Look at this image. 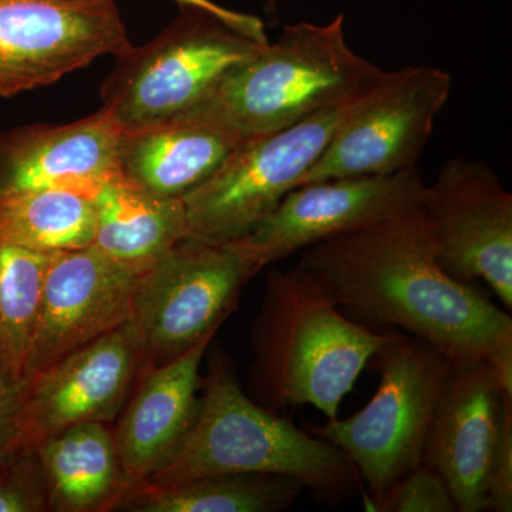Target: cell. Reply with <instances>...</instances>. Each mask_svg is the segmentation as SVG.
<instances>
[{"label": "cell", "instance_id": "d4e9b609", "mask_svg": "<svg viewBox=\"0 0 512 512\" xmlns=\"http://www.w3.org/2000/svg\"><path fill=\"white\" fill-rule=\"evenodd\" d=\"M382 512H458L450 488L434 468L421 463L393 485L376 505Z\"/></svg>", "mask_w": 512, "mask_h": 512}, {"label": "cell", "instance_id": "8992f818", "mask_svg": "<svg viewBox=\"0 0 512 512\" xmlns=\"http://www.w3.org/2000/svg\"><path fill=\"white\" fill-rule=\"evenodd\" d=\"M375 396L348 419L311 429L335 444L365 481L373 510L397 481L423 463L431 420L454 366L416 336L394 333L372 357Z\"/></svg>", "mask_w": 512, "mask_h": 512}, {"label": "cell", "instance_id": "d6986e66", "mask_svg": "<svg viewBox=\"0 0 512 512\" xmlns=\"http://www.w3.org/2000/svg\"><path fill=\"white\" fill-rule=\"evenodd\" d=\"M35 450L45 474L49 511H114L131 485L107 423L76 424Z\"/></svg>", "mask_w": 512, "mask_h": 512}, {"label": "cell", "instance_id": "7402d4cb", "mask_svg": "<svg viewBox=\"0 0 512 512\" xmlns=\"http://www.w3.org/2000/svg\"><path fill=\"white\" fill-rule=\"evenodd\" d=\"M96 229L92 197L73 191H39L0 197V242L32 251L90 247Z\"/></svg>", "mask_w": 512, "mask_h": 512}, {"label": "cell", "instance_id": "9c48e42d", "mask_svg": "<svg viewBox=\"0 0 512 512\" xmlns=\"http://www.w3.org/2000/svg\"><path fill=\"white\" fill-rule=\"evenodd\" d=\"M451 87L450 74L439 67L407 66L387 72L296 187L416 168Z\"/></svg>", "mask_w": 512, "mask_h": 512}, {"label": "cell", "instance_id": "ffe728a7", "mask_svg": "<svg viewBox=\"0 0 512 512\" xmlns=\"http://www.w3.org/2000/svg\"><path fill=\"white\" fill-rule=\"evenodd\" d=\"M92 200L93 247L137 274H146L187 237L183 200L148 194L119 174L101 185Z\"/></svg>", "mask_w": 512, "mask_h": 512}, {"label": "cell", "instance_id": "44dd1931", "mask_svg": "<svg viewBox=\"0 0 512 512\" xmlns=\"http://www.w3.org/2000/svg\"><path fill=\"white\" fill-rule=\"evenodd\" d=\"M305 485L279 474H218L177 484H131L114 511L282 512L301 497Z\"/></svg>", "mask_w": 512, "mask_h": 512}, {"label": "cell", "instance_id": "7a4b0ae2", "mask_svg": "<svg viewBox=\"0 0 512 512\" xmlns=\"http://www.w3.org/2000/svg\"><path fill=\"white\" fill-rule=\"evenodd\" d=\"M393 335L348 318L299 266L271 269L251 325L247 394L271 412L312 406L338 419L343 397Z\"/></svg>", "mask_w": 512, "mask_h": 512}, {"label": "cell", "instance_id": "5b68a950", "mask_svg": "<svg viewBox=\"0 0 512 512\" xmlns=\"http://www.w3.org/2000/svg\"><path fill=\"white\" fill-rule=\"evenodd\" d=\"M181 9L160 35L117 55L101 86V110L121 133L181 119L269 43L238 32L207 10Z\"/></svg>", "mask_w": 512, "mask_h": 512}, {"label": "cell", "instance_id": "603a6c76", "mask_svg": "<svg viewBox=\"0 0 512 512\" xmlns=\"http://www.w3.org/2000/svg\"><path fill=\"white\" fill-rule=\"evenodd\" d=\"M56 252L0 242V362L22 383L47 269Z\"/></svg>", "mask_w": 512, "mask_h": 512}, {"label": "cell", "instance_id": "83f0119b", "mask_svg": "<svg viewBox=\"0 0 512 512\" xmlns=\"http://www.w3.org/2000/svg\"><path fill=\"white\" fill-rule=\"evenodd\" d=\"M174 2H177L181 8L188 6V8L207 10V12L212 13L217 18L224 20L231 28L237 29L238 32L244 33V35L252 37V39L258 40L261 43L269 42L264 22L254 15L235 12V10L224 8V6L218 5V3L212 2V0H174Z\"/></svg>", "mask_w": 512, "mask_h": 512}, {"label": "cell", "instance_id": "2e32d148", "mask_svg": "<svg viewBox=\"0 0 512 512\" xmlns=\"http://www.w3.org/2000/svg\"><path fill=\"white\" fill-rule=\"evenodd\" d=\"M120 136L101 109L74 123L0 133V197L55 190L93 197L117 175Z\"/></svg>", "mask_w": 512, "mask_h": 512}, {"label": "cell", "instance_id": "ba28073f", "mask_svg": "<svg viewBox=\"0 0 512 512\" xmlns=\"http://www.w3.org/2000/svg\"><path fill=\"white\" fill-rule=\"evenodd\" d=\"M254 276L229 242L181 239L141 275L134 295L130 323L140 346V372L217 335Z\"/></svg>", "mask_w": 512, "mask_h": 512}, {"label": "cell", "instance_id": "4316f807", "mask_svg": "<svg viewBox=\"0 0 512 512\" xmlns=\"http://www.w3.org/2000/svg\"><path fill=\"white\" fill-rule=\"evenodd\" d=\"M20 383L13 382L0 362V457L15 451L18 437Z\"/></svg>", "mask_w": 512, "mask_h": 512}, {"label": "cell", "instance_id": "30bf717a", "mask_svg": "<svg viewBox=\"0 0 512 512\" xmlns=\"http://www.w3.org/2000/svg\"><path fill=\"white\" fill-rule=\"evenodd\" d=\"M128 46L116 0H0V97L49 86Z\"/></svg>", "mask_w": 512, "mask_h": 512}, {"label": "cell", "instance_id": "3957f363", "mask_svg": "<svg viewBox=\"0 0 512 512\" xmlns=\"http://www.w3.org/2000/svg\"><path fill=\"white\" fill-rule=\"evenodd\" d=\"M207 355L197 419L173 457L147 483L265 473L301 481L323 504L339 505L356 493L359 474L339 447L256 404L220 346L210 343Z\"/></svg>", "mask_w": 512, "mask_h": 512}, {"label": "cell", "instance_id": "52a82bcc", "mask_svg": "<svg viewBox=\"0 0 512 512\" xmlns=\"http://www.w3.org/2000/svg\"><path fill=\"white\" fill-rule=\"evenodd\" d=\"M376 86L284 130L239 143L208 180L181 198L187 237L225 244L248 235L296 188Z\"/></svg>", "mask_w": 512, "mask_h": 512}, {"label": "cell", "instance_id": "484cf974", "mask_svg": "<svg viewBox=\"0 0 512 512\" xmlns=\"http://www.w3.org/2000/svg\"><path fill=\"white\" fill-rule=\"evenodd\" d=\"M488 511H512V399L505 400L500 434L491 460Z\"/></svg>", "mask_w": 512, "mask_h": 512}, {"label": "cell", "instance_id": "cb8c5ba5", "mask_svg": "<svg viewBox=\"0 0 512 512\" xmlns=\"http://www.w3.org/2000/svg\"><path fill=\"white\" fill-rule=\"evenodd\" d=\"M49 511L45 474L35 448L0 457V512Z\"/></svg>", "mask_w": 512, "mask_h": 512}, {"label": "cell", "instance_id": "ac0fdd59", "mask_svg": "<svg viewBox=\"0 0 512 512\" xmlns=\"http://www.w3.org/2000/svg\"><path fill=\"white\" fill-rule=\"evenodd\" d=\"M190 121L121 133L117 174L160 198H183L211 177L238 146Z\"/></svg>", "mask_w": 512, "mask_h": 512}, {"label": "cell", "instance_id": "e0dca14e", "mask_svg": "<svg viewBox=\"0 0 512 512\" xmlns=\"http://www.w3.org/2000/svg\"><path fill=\"white\" fill-rule=\"evenodd\" d=\"M212 339L208 336L170 362L138 373L113 430L121 468L131 484L156 474L190 433L201 404L200 367Z\"/></svg>", "mask_w": 512, "mask_h": 512}, {"label": "cell", "instance_id": "6da1fadb", "mask_svg": "<svg viewBox=\"0 0 512 512\" xmlns=\"http://www.w3.org/2000/svg\"><path fill=\"white\" fill-rule=\"evenodd\" d=\"M340 311L366 328H402L454 367L488 363L512 393V318L444 271L421 207L302 251Z\"/></svg>", "mask_w": 512, "mask_h": 512}, {"label": "cell", "instance_id": "4fadbf2b", "mask_svg": "<svg viewBox=\"0 0 512 512\" xmlns=\"http://www.w3.org/2000/svg\"><path fill=\"white\" fill-rule=\"evenodd\" d=\"M141 366L130 320L20 383L15 450L35 448L87 421L111 423L133 390Z\"/></svg>", "mask_w": 512, "mask_h": 512}, {"label": "cell", "instance_id": "277c9868", "mask_svg": "<svg viewBox=\"0 0 512 512\" xmlns=\"http://www.w3.org/2000/svg\"><path fill=\"white\" fill-rule=\"evenodd\" d=\"M343 25L345 16L339 15L326 25L285 26L276 42L232 69L175 121L201 124L244 143L372 89L387 72L350 49Z\"/></svg>", "mask_w": 512, "mask_h": 512}, {"label": "cell", "instance_id": "8fae6325", "mask_svg": "<svg viewBox=\"0 0 512 512\" xmlns=\"http://www.w3.org/2000/svg\"><path fill=\"white\" fill-rule=\"evenodd\" d=\"M421 210L437 259L461 282L481 279L512 311V195L481 161L453 158L426 185Z\"/></svg>", "mask_w": 512, "mask_h": 512}, {"label": "cell", "instance_id": "9a60e30c", "mask_svg": "<svg viewBox=\"0 0 512 512\" xmlns=\"http://www.w3.org/2000/svg\"><path fill=\"white\" fill-rule=\"evenodd\" d=\"M512 399L488 363L454 367L431 420L423 463L446 481L458 512L488 511V476Z\"/></svg>", "mask_w": 512, "mask_h": 512}, {"label": "cell", "instance_id": "7c38bea8", "mask_svg": "<svg viewBox=\"0 0 512 512\" xmlns=\"http://www.w3.org/2000/svg\"><path fill=\"white\" fill-rule=\"evenodd\" d=\"M424 192L417 167L299 185L258 227L229 244L256 275L320 242L421 207Z\"/></svg>", "mask_w": 512, "mask_h": 512}, {"label": "cell", "instance_id": "5bb4252c", "mask_svg": "<svg viewBox=\"0 0 512 512\" xmlns=\"http://www.w3.org/2000/svg\"><path fill=\"white\" fill-rule=\"evenodd\" d=\"M141 274L93 245L56 252L43 285L23 382L131 318Z\"/></svg>", "mask_w": 512, "mask_h": 512}]
</instances>
